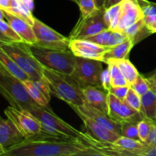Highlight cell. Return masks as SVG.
<instances>
[{
  "mask_svg": "<svg viewBox=\"0 0 156 156\" xmlns=\"http://www.w3.org/2000/svg\"><path fill=\"white\" fill-rule=\"evenodd\" d=\"M18 3L23 5L24 6L27 7L29 10H30L32 12L34 9V0H17Z\"/></svg>",
  "mask_w": 156,
  "mask_h": 156,
  "instance_id": "obj_40",
  "label": "cell"
},
{
  "mask_svg": "<svg viewBox=\"0 0 156 156\" xmlns=\"http://www.w3.org/2000/svg\"><path fill=\"white\" fill-rule=\"evenodd\" d=\"M143 11L135 0H123L120 3L117 30L124 31L131 24L143 18Z\"/></svg>",
  "mask_w": 156,
  "mask_h": 156,
  "instance_id": "obj_13",
  "label": "cell"
},
{
  "mask_svg": "<svg viewBox=\"0 0 156 156\" xmlns=\"http://www.w3.org/2000/svg\"><path fill=\"white\" fill-rule=\"evenodd\" d=\"M30 113L40 120L44 132L52 135L79 137L88 142L89 136L88 132L84 133L78 130L58 117L49 106L38 105Z\"/></svg>",
  "mask_w": 156,
  "mask_h": 156,
  "instance_id": "obj_5",
  "label": "cell"
},
{
  "mask_svg": "<svg viewBox=\"0 0 156 156\" xmlns=\"http://www.w3.org/2000/svg\"><path fill=\"white\" fill-rule=\"evenodd\" d=\"M33 29L37 38L34 45L53 50H70L69 37H66L35 18Z\"/></svg>",
  "mask_w": 156,
  "mask_h": 156,
  "instance_id": "obj_8",
  "label": "cell"
},
{
  "mask_svg": "<svg viewBox=\"0 0 156 156\" xmlns=\"http://www.w3.org/2000/svg\"><path fill=\"white\" fill-rule=\"evenodd\" d=\"M135 1H136V2H137V0H135Z\"/></svg>",
  "mask_w": 156,
  "mask_h": 156,
  "instance_id": "obj_47",
  "label": "cell"
},
{
  "mask_svg": "<svg viewBox=\"0 0 156 156\" xmlns=\"http://www.w3.org/2000/svg\"><path fill=\"white\" fill-rule=\"evenodd\" d=\"M96 4L98 6L99 8L102 7V5H103V0H95Z\"/></svg>",
  "mask_w": 156,
  "mask_h": 156,
  "instance_id": "obj_44",
  "label": "cell"
},
{
  "mask_svg": "<svg viewBox=\"0 0 156 156\" xmlns=\"http://www.w3.org/2000/svg\"><path fill=\"white\" fill-rule=\"evenodd\" d=\"M0 50L9 55L33 81L44 77V67L33 56L28 44L24 42L5 43L0 41Z\"/></svg>",
  "mask_w": 156,
  "mask_h": 156,
  "instance_id": "obj_6",
  "label": "cell"
},
{
  "mask_svg": "<svg viewBox=\"0 0 156 156\" xmlns=\"http://www.w3.org/2000/svg\"><path fill=\"white\" fill-rule=\"evenodd\" d=\"M137 2L141 7L144 17L156 15V3L151 2L148 0H137Z\"/></svg>",
  "mask_w": 156,
  "mask_h": 156,
  "instance_id": "obj_34",
  "label": "cell"
},
{
  "mask_svg": "<svg viewBox=\"0 0 156 156\" xmlns=\"http://www.w3.org/2000/svg\"><path fill=\"white\" fill-rule=\"evenodd\" d=\"M103 62L100 60L76 56L75 69L71 75L81 88L88 86H101Z\"/></svg>",
  "mask_w": 156,
  "mask_h": 156,
  "instance_id": "obj_7",
  "label": "cell"
},
{
  "mask_svg": "<svg viewBox=\"0 0 156 156\" xmlns=\"http://www.w3.org/2000/svg\"><path fill=\"white\" fill-rule=\"evenodd\" d=\"M135 42L132 39H127L119 45L111 47L109 50L104 54V62L107 63L108 61L113 59H126Z\"/></svg>",
  "mask_w": 156,
  "mask_h": 156,
  "instance_id": "obj_19",
  "label": "cell"
},
{
  "mask_svg": "<svg viewBox=\"0 0 156 156\" xmlns=\"http://www.w3.org/2000/svg\"><path fill=\"white\" fill-rule=\"evenodd\" d=\"M5 19H0V41L5 43L23 42L22 38Z\"/></svg>",
  "mask_w": 156,
  "mask_h": 156,
  "instance_id": "obj_23",
  "label": "cell"
},
{
  "mask_svg": "<svg viewBox=\"0 0 156 156\" xmlns=\"http://www.w3.org/2000/svg\"><path fill=\"white\" fill-rule=\"evenodd\" d=\"M2 11L4 12L5 20L22 38L23 42L34 45L37 43V38L34 31L33 26L22 18L4 10Z\"/></svg>",
  "mask_w": 156,
  "mask_h": 156,
  "instance_id": "obj_17",
  "label": "cell"
},
{
  "mask_svg": "<svg viewBox=\"0 0 156 156\" xmlns=\"http://www.w3.org/2000/svg\"><path fill=\"white\" fill-rule=\"evenodd\" d=\"M121 136L140 140L138 133V122L126 121L121 123ZM141 141V140H140Z\"/></svg>",
  "mask_w": 156,
  "mask_h": 156,
  "instance_id": "obj_27",
  "label": "cell"
},
{
  "mask_svg": "<svg viewBox=\"0 0 156 156\" xmlns=\"http://www.w3.org/2000/svg\"><path fill=\"white\" fill-rule=\"evenodd\" d=\"M124 101L129 105L130 108L136 111L140 112L141 111V96L139 95L132 88H129L127 94L124 99Z\"/></svg>",
  "mask_w": 156,
  "mask_h": 156,
  "instance_id": "obj_31",
  "label": "cell"
},
{
  "mask_svg": "<svg viewBox=\"0 0 156 156\" xmlns=\"http://www.w3.org/2000/svg\"><path fill=\"white\" fill-rule=\"evenodd\" d=\"M74 1L76 2L77 3V4H78V3H79V0H74Z\"/></svg>",
  "mask_w": 156,
  "mask_h": 156,
  "instance_id": "obj_46",
  "label": "cell"
},
{
  "mask_svg": "<svg viewBox=\"0 0 156 156\" xmlns=\"http://www.w3.org/2000/svg\"><path fill=\"white\" fill-rule=\"evenodd\" d=\"M123 0H103V5H102V8L104 9H109V8L112 7V6L116 5L117 4H120Z\"/></svg>",
  "mask_w": 156,
  "mask_h": 156,
  "instance_id": "obj_39",
  "label": "cell"
},
{
  "mask_svg": "<svg viewBox=\"0 0 156 156\" xmlns=\"http://www.w3.org/2000/svg\"><path fill=\"white\" fill-rule=\"evenodd\" d=\"M130 86L140 96H143V94L147 93L150 90L149 83L147 82V79H145L140 74L139 75L138 77L136 78V79L134 81V82Z\"/></svg>",
  "mask_w": 156,
  "mask_h": 156,
  "instance_id": "obj_32",
  "label": "cell"
},
{
  "mask_svg": "<svg viewBox=\"0 0 156 156\" xmlns=\"http://www.w3.org/2000/svg\"><path fill=\"white\" fill-rule=\"evenodd\" d=\"M18 5L17 0H0V9H7Z\"/></svg>",
  "mask_w": 156,
  "mask_h": 156,
  "instance_id": "obj_38",
  "label": "cell"
},
{
  "mask_svg": "<svg viewBox=\"0 0 156 156\" xmlns=\"http://www.w3.org/2000/svg\"><path fill=\"white\" fill-rule=\"evenodd\" d=\"M140 113L143 117L156 123V93L152 90L141 96Z\"/></svg>",
  "mask_w": 156,
  "mask_h": 156,
  "instance_id": "obj_20",
  "label": "cell"
},
{
  "mask_svg": "<svg viewBox=\"0 0 156 156\" xmlns=\"http://www.w3.org/2000/svg\"><path fill=\"white\" fill-rule=\"evenodd\" d=\"M147 82L149 83V88H150L151 90L154 91L156 93V79H152V78L149 77L147 78Z\"/></svg>",
  "mask_w": 156,
  "mask_h": 156,
  "instance_id": "obj_42",
  "label": "cell"
},
{
  "mask_svg": "<svg viewBox=\"0 0 156 156\" xmlns=\"http://www.w3.org/2000/svg\"><path fill=\"white\" fill-rule=\"evenodd\" d=\"M144 144L146 147L156 146V123H155V125L152 127V131H151L149 137H148L146 141L144 143Z\"/></svg>",
  "mask_w": 156,
  "mask_h": 156,
  "instance_id": "obj_37",
  "label": "cell"
},
{
  "mask_svg": "<svg viewBox=\"0 0 156 156\" xmlns=\"http://www.w3.org/2000/svg\"><path fill=\"white\" fill-rule=\"evenodd\" d=\"M143 20H144L146 25H149V24H154V23H156V15H149V16L143 17Z\"/></svg>",
  "mask_w": 156,
  "mask_h": 156,
  "instance_id": "obj_41",
  "label": "cell"
},
{
  "mask_svg": "<svg viewBox=\"0 0 156 156\" xmlns=\"http://www.w3.org/2000/svg\"><path fill=\"white\" fill-rule=\"evenodd\" d=\"M73 110L79 115V117L82 119V122L85 125V127L87 129V132L96 140L104 142V143H114L121 136L120 134H117V133L99 124L98 123L94 121V120L90 118L89 117L85 115L82 112L79 111V110Z\"/></svg>",
  "mask_w": 156,
  "mask_h": 156,
  "instance_id": "obj_14",
  "label": "cell"
},
{
  "mask_svg": "<svg viewBox=\"0 0 156 156\" xmlns=\"http://www.w3.org/2000/svg\"><path fill=\"white\" fill-rule=\"evenodd\" d=\"M104 12L101 7L88 16L81 17L70 34L69 39H85L108 29L104 19Z\"/></svg>",
  "mask_w": 156,
  "mask_h": 156,
  "instance_id": "obj_9",
  "label": "cell"
},
{
  "mask_svg": "<svg viewBox=\"0 0 156 156\" xmlns=\"http://www.w3.org/2000/svg\"><path fill=\"white\" fill-rule=\"evenodd\" d=\"M150 78H152V79H156V70L155 71V73H153V74L151 76H149Z\"/></svg>",
  "mask_w": 156,
  "mask_h": 156,
  "instance_id": "obj_45",
  "label": "cell"
},
{
  "mask_svg": "<svg viewBox=\"0 0 156 156\" xmlns=\"http://www.w3.org/2000/svg\"><path fill=\"white\" fill-rule=\"evenodd\" d=\"M4 112L6 117L16 126L24 139L34 136L42 131L40 120L29 111H21L10 106Z\"/></svg>",
  "mask_w": 156,
  "mask_h": 156,
  "instance_id": "obj_10",
  "label": "cell"
},
{
  "mask_svg": "<svg viewBox=\"0 0 156 156\" xmlns=\"http://www.w3.org/2000/svg\"><path fill=\"white\" fill-rule=\"evenodd\" d=\"M129 39L124 32L120 30H113L111 37H110L109 42H108V47H114L115 46L119 45L123 42Z\"/></svg>",
  "mask_w": 156,
  "mask_h": 156,
  "instance_id": "obj_33",
  "label": "cell"
},
{
  "mask_svg": "<svg viewBox=\"0 0 156 156\" xmlns=\"http://www.w3.org/2000/svg\"><path fill=\"white\" fill-rule=\"evenodd\" d=\"M0 63L8 70L9 73L15 78L21 80V82L30 79V76L3 50H0Z\"/></svg>",
  "mask_w": 156,
  "mask_h": 156,
  "instance_id": "obj_21",
  "label": "cell"
},
{
  "mask_svg": "<svg viewBox=\"0 0 156 156\" xmlns=\"http://www.w3.org/2000/svg\"><path fill=\"white\" fill-rule=\"evenodd\" d=\"M147 26H148V28L151 30L152 33H156V23L149 24V25Z\"/></svg>",
  "mask_w": 156,
  "mask_h": 156,
  "instance_id": "obj_43",
  "label": "cell"
},
{
  "mask_svg": "<svg viewBox=\"0 0 156 156\" xmlns=\"http://www.w3.org/2000/svg\"><path fill=\"white\" fill-rule=\"evenodd\" d=\"M73 109H77L79 111L82 112L98 123L99 124L102 125L105 127L117 133V134H120L121 136V124H120L117 122L114 121V120L111 118L108 114H104L103 112L98 110L97 108H94L91 105L85 101L84 105L77 106V105H69Z\"/></svg>",
  "mask_w": 156,
  "mask_h": 156,
  "instance_id": "obj_16",
  "label": "cell"
},
{
  "mask_svg": "<svg viewBox=\"0 0 156 156\" xmlns=\"http://www.w3.org/2000/svg\"><path fill=\"white\" fill-rule=\"evenodd\" d=\"M24 84L30 96L37 104L41 106H48L50 100H48L47 98L44 95V93L36 86V85L34 83L33 80L28 79V80L24 82Z\"/></svg>",
  "mask_w": 156,
  "mask_h": 156,
  "instance_id": "obj_24",
  "label": "cell"
},
{
  "mask_svg": "<svg viewBox=\"0 0 156 156\" xmlns=\"http://www.w3.org/2000/svg\"><path fill=\"white\" fill-rule=\"evenodd\" d=\"M108 66L110 69V73L111 76V87L125 86V85H130L126 80V78L121 73L119 67L115 63L112 62H109Z\"/></svg>",
  "mask_w": 156,
  "mask_h": 156,
  "instance_id": "obj_26",
  "label": "cell"
},
{
  "mask_svg": "<svg viewBox=\"0 0 156 156\" xmlns=\"http://www.w3.org/2000/svg\"><path fill=\"white\" fill-rule=\"evenodd\" d=\"M130 88V85H125V86H118V87H111V89L108 92L114 94L117 98L122 101H124L128 91Z\"/></svg>",
  "mask_w": 156,
  "mask_h": 156,
  "instance_id": "obj_35",
  "label": "cell"
},
{
  "mask_svg": "<svg viewBox=\"0 0 156 156\" xmlns=\"http://www.w3.org/2000/svg\"><path fill=\"white\" fill-rule=\"evenodd\" d=\"M120 3L112 6L109 9H105V12H104V19H105V21L108 25V28L111 29V30H117V24H118V16L119 12H120Z\"/></svg>",
  "mask_w": 156,
  "mask_h": 156,
  "instance_id": "obj_25",
  "label": "cell"
},
{
  "mask_svg": "<svg viewBox=\"0 0 156 156\" xmlns=\"http://www.w3.org/2000/svg\"><path fill=\"white\" fill-rule=\"evenodd\" d=\"M25 140L15 124L7 118H1L0 122V155L2 156L7 149L19 144Z\"/></svg>",
  "mask_w": 156,
  "mask_h": 156,
  "instance_id": "obj_15",
  "label": "cell"
},
{
  "mask_svg": "<svg viewBox=\"0 0 156 156\" xmlns=\"http://www.w3.org/2000/svg\"><path fill=\"white\" fill-rule=\"evenodd\" d=\"M82 91L86 102L108 115V91L99 86L85 87Z\"/></svg>",
  "mask_w": 156,
  "mask_h": 156,
  "instance_id": "obj_18",
  "label": "cell"
},
{
  "mask_svg": "<svg viewBox=\"0 0 156 156\" xmlns=\"http://www.w3.org/2000/svg\"><path fill=\"white\" fill-rule=\"evenodd\" d=\"M112 31L113 30L108 28L107 30H105L103 31L100 32V33L85 38L83 40L91 41V42L98 44V45L102 46V47H108V42H109L110 37L112 34Z\"/></svg>",
  "mask_w": 156,
  "mask_h": 156,
  "instance_id": "obj_29",
  "label": "cell"
},
{
  "mask_svg": "<svg viewBox=\"0 0 156 156\" xmlns=\"http://www.w3.org/2000/svg\"><path fill=\"white\" fill-rule=\"evenodd\" d=\"M5 156H104L99 149L79 137L52 135L41 131L10 149Z\"/></svg>",
  "mask_w": 156,
  "mask_h": 156,
  "instance_id": "obj_1",
  "label": "cell"
},
{
  "mask_svg": "<svg viewBox=\"0 0 156 156\" xmlns=\"http://www.w3.org/2000/svg\"><path fill=\"white\" fill-rule=\"evenodd\" d=\"M101 86L107 91H109L111 88V76L109 67L103 70L101 74Z\"/></svg>",
  "mask_w": 156,
  "mask_h": 156,
  "instance_id": "obj_36",
  "label": "cell"
},
{
  "mask_svg": "<svg viewBox=\"0 0 156 156\" xmlns=\"http://www.w3.org/2000/svg\"><path fill=\"white\" fill-rule=\"evenodd\" d=\"M155 123H156L145 117H143L140 121L138 122L139 136H140V140L143 143L146 141Z\"/></svg>",
  "mask_w": 156,
  "mask_h": 156,
  "instance_id": "obj_28",
  "label": "cell"
},
{
  "mask_svg": "<svg viewBox=\"0 0 156 156\" xmlns=\"http://www.w3.org/2000/svg\"><path fill=\"white\" fill-rule=\"evenodd\" d=\"M0 92L10 106L30 112L38 104L32 99L24 82L12 76L0 63Z\"/></svg>",
  "mask_w": 156,
  "mask_h": 156,
  "instance_id": "obj_3",
  "label": "cell"
},
{
  "mask_svg": "<svg viewBox=\"0 0 156 156\" xmlns=\"http://www.w3.org/2000/svg\"><path fill=\"white\" fill-rule=\"evenodd\" d=\"M111 47H102L83 39L70 40L69 49L76 56L97 59L104 62V54Z\"/></svg>",
  "mask_w": 156,
  "mask_h": 156,
  "instance_id": "obj_12",
  "label": "cell"
},
{
  "mask_svg": "<svg viewBox=\"0 0 156 156\" xmlns=\"http://www.w3.org/2000/svg\"><path fill=\"white\" fill-rule=\"evenodd\" d=\"M109 62H114L119 67L121 73H123V75L130 85L133 83L134 81L140 75L136 68L127 58L122 59H113V60L108 61L107 63H108Z\"/></svg>",
  "mask_w": 156,
  "mask_h": 156,
  "instance_id": "obj_22",
  "label": "cell"
},
{
  "mask_svg": "<svg viewBox=\"0 0 156 156\" xmlns=\"http://www.w3.org/2000/svg\"><path fill=\"white\" fill-rule=\"evenodd\" d=\"M30 52L44 68L72 75L75 69L76 56L70 50H53L28 44Z\"/></svg>",
  "mask_w": 156,
  "mask_h": 156,
  "instance_id": "obj_4",
  "label": "cell"
},
{
  "mask_svg": "<svg viewBox=\"0 0 156 156\" xmlns=\"http://www.w3.org/2000/svg\"><path fill=\"white\" fill-rule=\"evenodd\" d=\"M108 116L121 124L126 121L139 122L143 118L141 113L133 109L124 101L108 92Z\"/></svg>",
  "mask_w": 156,
  "mask_h": 156,
  "instance_id": "obj_11",
  "label": "cell"
},
{
  "mask_svg": "<svg viewBox=\"0 0 156 156\" xmlns=\"http://www.w3.org/2000/svg\"><path fill=\"white\" fill-rule=\"evenodd\" d=\"M78 5L79 6L82 18L88 16L100 9L96 4L95 0H79Z\"/></svg>",
  "mask_w": 156,
  "mask_h": 156,
  "instance_id": "obj_30",
  "label": "cell"
},
{
  "mask_svg": "<svg viewBox=\"0 0 156 156\" xmlns=\"http://www.w3.org/2000/svg\"><path fill=\"white\" fill-rule=\"evenodd\" d=\"M44 76L48 82L51 94L56 98L69 105L80 106L85 103L82 88L71 75L44 68Z\"/></svg>",
  "mask_w": 156,
  "mask_h": 156,
  "instance_id": "obj_2",
  "label": "cell"
}]
</instances>
